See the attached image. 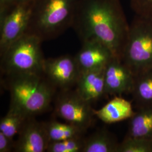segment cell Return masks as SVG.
Segmentation results:
<instances>
[{
	"instance_id": "6da1fadb",
	"label": "cell",
	"mask_w": 152,
	"mask_h": 152,
	"mask_svg": "<svg viewBox=\"0 0 152 152\" xmlns=\"http://www.w3.org/2000/svg\"><path fill=\"white\" fill-rule=\"evenodd\" d=\"M129 27L120 0H78L72 28L81 41L98 39L121 59Z\"/></svg>"
},
{
	"instance_id": "7a4b0ae2",
	"label": "cell",
	"mask_w": 152,
	"mask_h": 152,
	"mask_svg": "<svg viewBox=\"0 0 152 152\" xmlns=\"http://www.w3.org/2000/svg\"><path fill=\"white\" fill-rule=\"evenodd\" d=\"M78 0H33L27 32L42 41L58 37L72 27Z\"/></svg>"
},
{
	"instance_id": "3957f363",
	"label": "cell",
	"mask_w": 152,
	"mask_h": 152,
	"mask_svg": "<svg viewBox=\"0 0 152 152\" xmlns=\"http://www.w3.org/2000/svg\"><path fill=\"white\" fill-rule=\"evenodd\" d=\"M9 77L10 106L28 117H33L48 109L54 94V86L42 75Z\"/></svg>"
},
{
	"instance_id": "277c9868",
	"label": "cell",
	"mask_w": 152,
	"mask_h": 152,
	"mask_svg": "<svg viewBox=\"0 0 152 152\" xmlns=\"http://www.w3.org/2000/svg\"><path fill=\"white\" fill-rule=\"evenodd\" d=\"M42 42L36 35L26 33L1 56V69L9 76L44 74Z\"/></svg>"
},
{
	"instance_id": "5b68a950",
	"label": "cell",
	"mask_w": 152,
	"mask_h": 152,
	"mask_svg": "<svg viewBox=\"0 0 152 152\" xmlns=\"http://www.w3.org/2000/svg\"><path fill=\"white\" fill-rule=\"evenodd\" d=\"M121 60L135 76L152 70V16L135 14Z\"/></svg>"
},
{
	"instance_id": "8992f818",
	"label": "cell",
	"mask_w": 152,
	"mask_h": 152,
	"mask_svg": "<svg viewBox=\"0 0 152 152\" xmlns=\"http://www.w3.org/2000/svg\"><path fill=\"white\" fill-rule=\"evenodd\" d=\"M33 1H18L5 16L0 19V55L27 32Z\"/></svg>"
},
{
	"instance_id": "52a82bcc",
	"label": "cell",
	"mask_w": 152,
	"mask_h": 152,
	"mask_svg": "<svg viewBox=\"0 0 152 152\" xmlns=\"http://www.w3.org/2000/svg\"><path fill=\"white\" fill-rule=\"evenodd\" d=\"M57 115L66 122L86 131L94 121V109L75 91L64 90L55 104Z\"/></svg>"
},
{
	"instance_id": "ba28073f",
	"label": "cell",
	"mask_w": 152,
	"mask_h": 152,
	"mask_svg": "<svg viewBox=\"0 0 152 152\" xmlns=\"http://www.w3.org/2000/svg\"><path fill=\"white\" fill-rule=\"evenodd\" d=\"M43 73L54 87L64 90L76 85L81 71L75 57L65 55L45 59Z\"/></svg>"
},
{
	"instance_id": "9c48e42d",
	"label": "cell",
	"mask_w": 152,
	"mask_h": 152,
	"mask_svg": "<svg viewBox=\"0 0 152 152\" xmlns=\"http://www.w3.org/2000/svg\"><path fill=\"white\" fill-rule=\"evenodd\" d=\"M81 49L75 56L81 73L105 68L114 55L108 47L96 38L82 41Z\"/></svg>"
},
{
	"instance_id": "30bf717a",
	"label": "cell",
	"mask_w": 152,
	"mask_h": 152,
	"mask_svg": "<svg viewBox=\"0 0 152 152\" xmlns=\"http://www.w3.org/2000/svg\"><path fill=\"white\" fill-rule=\"evenodd\" d=\"M105 95L121 96L131 92L135 75L120 58L114 57L105 68Z\"/></svg>"
},
{
	"instance_id": "8fae6325",
	"label": "cell",
	"mask_w": 152,
	"mask_h": 152,
	"mask_svg": "<svg viewBox=\"0 0 152 152\" xmlns=\"http://www.w3.org/2000/svg\"><path fill=\"white\" fill-rule=\"evenodd\" d=\"M29 118L19 132L14 151L17 152H44L47 151L49 140L44 127L40 123Z\"/></svg>"
},
{
	"instance_id": "7c38bea8",
	"label": "cell",
	"mask_w": 152,
	"mask_h": 152,
	"mask_svg": "<svg viewBox=\"0 0 152 152\" xmlns=\"http://www.w3.org/2000/svg\"><path fill=\"white\" fill-rule=\"evenodd\" d=\"M104 71L105 68L81 73L76 91L83 99L91 103L105 95Z\"/></svg>"
},
{
	"instance_id": "4fadbf2b",
	"label": "cell",
	"mask_w": 152,
	"mask_h": 152,
	"mask_svg": "<svg viewBox=\"0 0 152 152\" xmlns=\"http://www.w3.org/2000/svg\"><path fill=\"white\" fill-rule=\"evenodd\" d=\"M135 112L130 102L120 96H114L102 108L94 109L95 116L107 124L130 119Z\"/></svg>"
},
{
	"instance_id": "5bb4252c",
	"label": "cell",
	"mask_w": 152,
	"mask_h": 152,
	"mask_svg": "<svg viewBox=\"0 0 152 152\" xmlns=\"http://www.w3.org/2000/svg\"><path fill=\"white\" fill-rule=\"evenodd\" d=\"M127 136L152 139V105L139 107L130 118Z\"/></svg>"
},
{
	"instance_id": "9a60e30c",
	"label": "cell",
	"mask_w": 152,
	"mask_h": 152,
	"mask_svg": "<svg viewBox=\"0 0 152 152\" xmlns=\"http://www.w3.org/2000/svg\"><path fill=\"white\" fill-rule=\"evenodd\" d=\"M131 93L139 107L152 105V70L135 76Z\"/></svg>"
},
{
	"instance_id": "2e32d148",
	"label": "cell",
	"mask_w": 152,
	"mask_h": 152,
	"mask_svg": "<svg viewBox=\"0 0 152 152\" xmlns=\"http://www.w3.org/2000/svg\"><path fill=\"white\" fill-rule=\"evenodd\" d=\"M119 144L108 131H99L85 139L83 152H117Z\"/></svg>"
},
{
	"instance_id": "e0dca14e",
	"label": "cell",
	"mask_w": 152,
	"mask_h": 152,
	"mask_svg": "<svg viewBox=\"0 0 152 152\" xmlns=\"http://www.w3.org/2000/svg\"><path fill=\"white\" fill-rule=\"evenodd\" d=\"M49 142L64 140L72 137L83 136L86 131L69 123H61L51 121L44 123Z\"/></svg>"
},
{
	"instance_id": "ac0fdd59",
	"label": "cell",
	"mask_w": 152,
	"mask_h": 152,
	"mask_svg": "<svg viewBox=\"0 0 152 152\" xmlns=\"http://www.w3.org/2000/svg\"><path fill=\"white\" fill-rule=\"evenodd\" d=\"M30 118L18 109L10 106L5 115L0 121V132L9 137L14 138Z\"/></svg>"
},
{
	"instance_id": "d6986e66",
	"label": "cell",
	"mask_w": 152,
	"mask_h": 152,
	"mask_svg": "<svg viewBox=\"0 0 152 152\" xmlns=\"http://www.w3.org/2000/svg\"><path fill=\"white\" fill-rule=\"evenodd\" d=\"M85 138L77 136L59 141L50 142L46 152H83Z\"/></svg>"
},
{
	"instance_id": "ffe728a7",
	"label": "cell",
	"mask_w": 152,
	"mask_h": 152,
	"mask_svg": "<svg viewBox=\"0 0 152 152\" xmlns=\"http://www.w3.org/2000/svg\"><path fill=\"white\" fill-rule=\"evenodd\" d=\"M117 152H152V139L127 136L119 144Z\"/></svg>"
},
{
	"instance_id": "44dd1931",
	"label": "cell",
	"mask_w": 152,
	"mask_h": 152,
	"mask_svg": "<svg viewBox=\"0 0 152 152\" xmlns=\"http://www.w3.org/2000/svg\"><path fill=\"white\" fill-rule=\"evenodd\" d=\"M130 5L135 14L152 16V0H130Z\"/></svg>"
},
{
	"instance_id": "7402d4cb",
	"label": "cell",
	"mask_w": 152,
	"mask_h": 152,
	"mask_svg": "<svg viewBox=\"0 0 152 152\" xmlns=\"http://www.w3.org/2000/svg\"><path fill=\"white\" fill-rule=\"evenodd\" d=\"M15 142L13 139L9 137L0 132V152H11L14 150Z\"/></svg>"
},
{
	"instance_id": "603a6c76",
	"label": "cell",
	"mask_w": 152,
	"mask_h": 152,
	"mask_svg": "<svg viewBox=\"0 0 152 152\" xmlns=\"http://www.w3.org/2000/svg\"><path fill=\"white\" fill-rule=\"evenodd\" d=\"M17 2L18 0H0V19L3 18Z\"/></svg>"
},
{
	"instance_id": "cb8c5ba5",
	"label": "cell",
	"mask_w": 152,
	"mask_h": 152,
	"mask_svg": "<svg viewBox=\"0 0 152 152\" xmlns=\"http://www.w3.org/2000/svg\"><path fill=\"white\" fill-rule=\"evenodd\" d=\"M33 0H18V1H31Z\"/></svg>"
}]
</instances>
